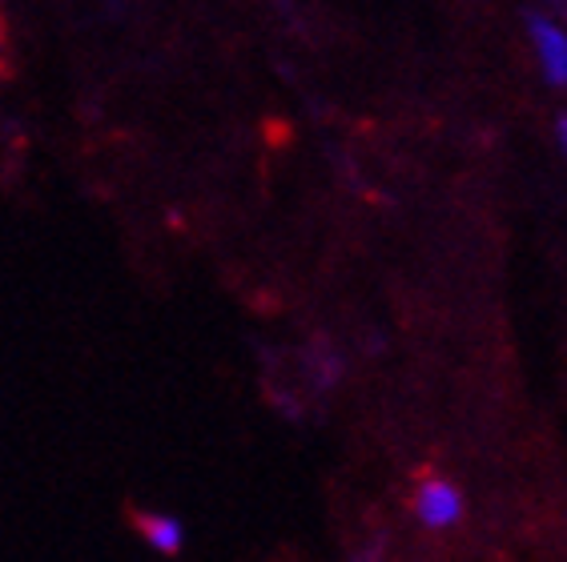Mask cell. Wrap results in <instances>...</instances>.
Here are the masks:
<instances>
[{
  "label": "cell",
  "mask_w": 567,
  "mask_h": 562,
  "mask_svg": "<svg viewBox=\"0 0 567 562\" xmlns=\"http://www.w3.org/2000/svg\"><path fill=\"white\" fill-rule=\"evenodd\" d=\"M415 519L426 530H447L463 519V495L447 478H426L415 490Z\"/></svg>",
  "instance_id": "6da1fadb"
},
{
  "label": "cell",
  "mask_w": 567,
  "mask_h": 562,
  "mask_svg": "<svg viewBox=\"0 0 567 562\" xmlns=\"http://www.w3.org/2000/svg\"><path fill=\"white\" fill-rule=\"evenodd\" d=\"M527 29H532L535 61L544 69L547 85L567 89V29H559V24L547 21V17H535Z\"/></svg>",
  "instance_id": "7a4b0ae2"
},
{
  "label": "cell",
  "mask_w": 567,
  "mask_h": 562,
  "mask_svg": "<svg viewBox=\"0 0 567 562\" xmlns=\"http://www.w3.org/2000/svg\"><path fill=\"white\" fill-rule=\"evenodd\" d=\"M137 534H142L157 554H177L182 547H186V530H182V522L169 519V514H153V510H142V514H137Z\"/></svg>",
  "instance_id": "3957f363"
},
{
  "label": "cell",
  "mask_w": 567,
  "mask_h": 562,
  "mask_svg": "<svg viewBox=\"0 0 567 562\" xmlns=\"http://www.w3.org/2000/svg\"><path fill=\"white\" fill-rule=\"evenodd\" d=\"M556 140H559V149L567 153V113L559 117V125H556Z\"/></svg>",
  "instance_id": "277c9868"
}]
</instances>
